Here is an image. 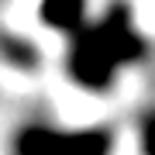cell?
Here are the masks:
<instances>
[{"mask_svg":"<svg viewBox=\"0 0 155 155\" xmlns=\"http://www.w3.org/2000/svg\"><path fill=\"white\" fill-rule=\"evenodd\" d=\"M152 148H155V127H152Z\"/></svg>","mask_w":155,"mask_h":155,"instance_id":"6da1fadb","label":"cell"}]
</instances>
